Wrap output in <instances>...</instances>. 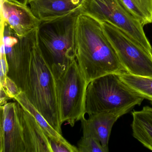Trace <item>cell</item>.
Here are the masks:
<instances>
[{
	"instance_id": "6da1fadb",
	"label": "cell",
	"mask_w": 152,
	"mask_h": 152,
	"mask_svg": "<svg viewBox=\"0 0 152 152\" xmlns=\"http://www.w3.org/2000/svg\"><path fill=\"white\" fill-rule=\"evenodd\" d=\"M75 56L88 84L106 75L126 72L100 23L83 12L76 18Z\"/></svg>"
},
{
	"instance_id": "7a4b0ae2",
	"label": "cell",
	"mask_w": 152,
	"mask_h": 152,
	"mask_svg": "<svg viewBox=\"0 0 152 152\" xmlns=\"http://www.w3.org/2000/svg\"><path fill=\"white\" fill-rule=\"evenodd\" d=\"M23 92L49 123L62 134L55 75L51 64L39 46L37 36L32 50L30 70Z\"/></svg>"
},
{
	"instance_id": "3957f363",
	"label": "cell",
	"mask_w": 152,
	"mask_h": 152,
	"mask_svg": "<svg viewBox=\"0 0 152 152\" xmlns=\"http://www.w3.org/2000/svg\"><path fill=\"white\" fill-rule=\"evenodd\" d=\"M51 66L56 79L60 122L73 127L86 114L88 83L75 58L62 67Z\"/></svg>"
},
{
	"instance_id": "277c9868",
	"label": "cell",
	"mask_w": 152,
	"mask_h": 152,
	"mask_svg": "<svg viewBox=\"0 0 152 152\" xmlns=\"http://www.w3.org/2000/svg\"><path fill=\"white\" fill-rule=\"evenodd\" d=\"M79 14L40 21L37 30L38 44L51 66L62 67L75 58V26Z\"/></svg>"
},
{
	"instance_id": "5b68a950",
	"label": "cell",
	"mask_w": 152,
	"mask_h": 152,
	"mask_svg": "<svg viewBox=\"0 0 152 152\" xmlns=\"http://www.w3.org/2000/svg\"><path fill=\"white\" fill-rule=\"evenodd\" d=\"M144 99L129 88L119 74H109L96 78L88 84L85 113L90 115L133 103L140 106Z\"/></svg>"
},
{
	"instance_id": "8992f818",
	"label": "cell",
	"mask_w": 152,
	"mask_h": 152,
	"mask_svg": "<svg viewBox=\"0 0 152 152\" xmlns=\"http://www.w3.org/2000/svg\"><path fill=\"white\" fill-rule=\"evenodd\" d=\"M100 23L125 72L152 78V53L112 24L107 22Z\"/></svg>"
},
{
	"instance_id": "52a82bcc",
	"label": "cell",
	"mask_w": 152,
	"mask_h": 152,
	"mask_svg": "<svg viewBox=\"0 0 152 152\" xmlns=\"http://www.w3.org/2000/svg\"><path fill=\"white\" fill-rule=\"evenodd\" d=\"M82 12L99 23L112 24L152 53V46L144 31V26L120 0H86Z\"/></svg>"
},
{
	"instance_id": "ba28073f",
	"label": "cell",
	"mask_w": 152,
	"mask_h": 152,
	"mask_svg": "<svg viewBox=\"0 0 152 152\" xmlns=\"http://www.w3.org/2000/svg\"><path fill=\"white\" fill-rule=\"evenodd\" d=\"M38 28L25 36L19 38L17 42L11 46L1 43V49L6 55L8 64L7 76L17 84L24 92L29 74L32 50L37 38Z\"/></svg>"
},
{
	"instance_id": "9c48e42d",
	"label": "cell",
	"mask_w": 152,
	"mask_h": 152,
	"mask_svg": "<svg viewBox=\"0 0 152 152\" xmlns=\"http://www.w3.org/2000/svg\"><path fill=\"white\" fill-rule=\"evenodd\" d=\"M0 152H26L18 103L0 106Z\"/></svg>"
},
{
	"instance_id": "30bf717a",
	"label": "cell",
	"mask_w": 152,
	"mask_h": 152,
	"mask_svg": "<svg viewBox=\"0 0 152 152\" xmlns=\"http://www.w3.org/2000/svg\"><path fill=\"white\" fill-rule=\"evenodd\" d=\"M136 105L137 104L133 103L121 108L91 115L88 119L83 117L81 120L83 136L92 137L97 140L108 152L109 137L114 124Z\"/></svg>"
},
{
	"instance_id": "8fae6325",
	"label": "cell",
	"mask_w": 152,
	"mask_h": 152,
	"mask_svg": "<svg viewBox=\"0 0 152 152\" xmlns=\"http://www.w3.org/2000/svg\"><path fill=\"white\" fill-rule=\"evenodd\" d=\"M1 22L9 26L18 38L25 37L37 29L40 21L28 5L1 0Z\"/></svg>"
},
{
	"instance_id": "7c38bea8",
	"label": "cell",
	"mask_w": 152,
	"mask_h": 152,
	"mask_svg": "<svg viewBox=\"0 0 152 152\" xmlns=\"http://www.w3.org/2000/svg\"><path fill=\"white\" fill-rule=\"evenodd\" d=\"M86 0H29L28 5L40 21H50L82 11Z\"/></svg>"
},
{
	"instance_id": "4fadbf2b",
	"label": "cell",
	"mask_w": 152,
	"mask_h": 152,
	"mask_svg": "<svg viewBox=\"0 0 152 152\" xmlns=\"http://www.w3.org/2000/svg\"><path fill=\"white\" fill-rule=\"evenodd\" d=\"M17 103L26 152H52L49 138L33 115Z\"/></svg>"
},
{
	"instance_id": "5bb4252c",
	"label": "cell",
	"mask_w": 152,
	"mask_h": 152,
	"mask_svg": "<svg viewBox=\"0 0 152 152\" xmlns=\"http://www.w3.org/2000/svg\"><path fill=\"white\" fill-rule=\"evenodd\" d=\"M132 135L145 147L152 151V107H143L132 112Z\"/></svg>"
},
{
	"instance_id": "9a60e30c",
	"label": "cell",
	"mask_w": 152,
	"mask_h": 152,
	"mask_svg": "<svg viewBox=\"0 0 152 152\" xmlns=\"http://www.w3.org/2000/svg\"><path fill=\"white\" fill-rule=\"evenodd\" d=\"M14 99L18 102L23 107L25 108L33 115L40 126L50 139L55 140L64 144L72 149L73 152H79L77 147L71 145L63 137L62 134H60L49 123L45 117L28 100L23 92L21 91Z\"/></svg>"
},
{
	"instance_id": "2e32d148",
	"label": "cell",
	"mask_w": 152,
	"mask_h": 152,
	"mask_svg": "<svg viewBox=\"0 0 152 152\" xmlns=\"http://www.w3.org/2000/svg\"><path fill=\"white\" fill-rule=\"evenodd\" d=\"M122 81L141 96L152 101V78L137 76L126 72L119 74Z\"/></svg>"
},
{
	"instance_id": "e0dca14e",
	"label": "cell",
	"mask_w": 152,
	"mask_h": 152,
	"mask_svg": "<svg viewBox=\"0 0 152 152\" xmlns=\"http://www.w3.org/2000/svg\"><path fill=\"white\" fill-rule=\"evenodd\" d=\"M143 26L152 23V0H120Z\"/></svg>"
},
{
	"instance_id": "ac0fdd59",
	"label": "cell",
	"mask_w": 152,
	"mask_h": 152,
	"mask_svg": "<svg viewBox=\"0 0 152 152\" xmlns=\"http://www.w3.org/2000/svg\"><path fill=\"white\" fill-rule=\"evenodd\" d=\"M77 147L79 152H107L100 142L92 137L83 136Z\"/></svg>"
},
{
	"instance_id": "d6986e66",
	"label": "cell",
	"mask_w": 152,
	"mask_h": 152,
	"mask_svg": "<svg viewBox=\"0 0 152 152\" xmlns=\"http://www.w3.org/2000/svg\"><path fill=\"white\" fill-rule=\"evenodd\" d=\"M3 87L11 99H14L21 91L16 83L8 76L6 78Z\"/></svg>"
},
{
	"instance_id": "ffe728a7",
	"label": "cell",
	"mask_w": 152,
	"mask_h": 152,
	"mask_svg": "<svg viewBox=\"0 0 152 152\" xmlns=\"http://www.w3.org/2000/svg\"><path fill=\"white\" fill-rule=\"evenodd\" d=\"M8 64L6 58V55L4 51L1 49V76H0V84L1 86H4L6 78L7 76Z\"/></svg>"
},
{
	"instance_id": "44dd1931",
	"label": "cell",
	"mask_w": 152,
	"mask_h": 152,
	"mask_svg": "<svg viewBox=\"0 0 152 152\" xmlns=\"http://www.w3.org/2000/svg\"><path fill=\"white\" fill-rule=\"evenodd\" d=\"M49 139L52 152H73L72 149L64 144L55 140Z\"/></svg>"
},
{
	"instance_id": "7402d4cb",
	"label": "cell",
	"mask_w": 152,
	"mask_h": 152,
	"mask_svg": "<svg viewBox=\"0 0 152 152\" xmlns=\"http://www.w3.org/2000/svg\"><path fill=\"white\" fill-rule=\"evenodd\" d=\"M0 89V104L1 106H2L7 104L8 100L11 99L7 94L4 87L1 86Z\"/></svg>"
},
{
	"instance_id": "603a6c76",
	"label": "cell",
	"mask_w": 152,
	"mask_h": 152,
	"mask_svg": "<svg viewBox=\"0 0 152 152\" xmlns=\"http://www.w3.org/2000/svg\"><path fill=\"white\" fill-rule=\"evenodd\" d=\"M10 1H13L18 4H23V5H28V2L29 0H8Z\"/></svg>"
},
{
	"instance_id": "cb8c5ba5",
	"label": "cell",
	"mask_w": 152,
	"mask_h": 152,
	"mask_svg": "<svg viewBox=\"0 0 152 152\" xmlns=\"http://www.w3.org/2000/svg\"><path fill=\"white\" fill-rule=\"evenodd\" d=\"M150 101V104H151L152 105V101Z\"/></svg>"
}]
</instances>
